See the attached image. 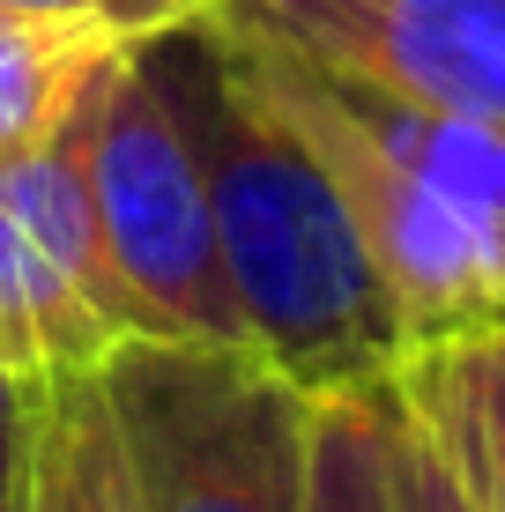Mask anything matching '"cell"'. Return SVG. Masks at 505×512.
I'll return each instance as SVG.
<instances>
[{"label":"cell","mask_w":505,"mask_h":512,"mask_svg":"<svg viewBox=\"0 0 505 512\" xmlns=\"http://www.w3.org/2000/svg\"><path fill=\"white\" fill-rule=\"evenodd\" d=\"M387 483H394V512H476L454 453L439 446L424 409L402 394V372L387 379Z\"/></svg>","instance_id":"11"},{"label":"cell","mask_w":505,"mask_h":512,"mask_svg":"<svg viewBox=\"0 0 505 512\" xmlns=\"http://www.w3.org/2000/svg\"><path fill=\"white\" fill-rule=\"evenodd\" d=\"M75 134H82V179H90L104 253H112L119 290L142 312L149 342L253 349L216 260L194 141L171 112L142 38L97 67V82L75 104Z\"/></svg>","instance_id":"4"},{"label":"cell","mask_w":505,"mask_h":512,"mask_svg":"<svg viewBox=\"0 0 505 512\" xmlns=\"http://www.w3.org/2000/svg\"><path fill=\"white\" fill-rule=\"evenodd\" d=\"M119 45L134 38L60 23V15H0V156H23L60 134V119L82 104V90Z\"/></svg>","instance_id":"8"},{"label":"cell","mask_w":505,"mask_h":512,"mask_svg":"<svg viewBox=\"0 0 505 512\" xmlns=\"http://www.w3.org/2000/svg\"><path fill=\"white\" fill-rule=\"evenodd\" d=\"M208 23H216V45L231 52V67L312 141V156L335 171L342 201H350L357 231L372 245V268L394 297L409 357L498 334L505 327V223L476 216V208L431 193L424 179H409L402 164H387L335 104L312 90L305 60L283 38L238 23L231 8H208Z\"/></svg>","instance_id":"3"},{"label":"cell","mask_w":505,"mask_h":512,"mask_svg":"<svg viewBox=\"0 0 505 512\" xmlns=\"http://www.w3.org/2000/svg\"><path fill=\"white\" fill-rule=\"evenodd\" d=\"M15 512H134L127 453L97 372H60L23 386V468Z\"/></svg>","instance_id":"7"},{"label":"cell","mask_w":505,"mask_h":512,"mask_svg":"<svg viewBox=\"0 0 505 512\" xmlns=\"http://www.w3.org/2000/svg\"><path fill=\"white\" fill-rule=\"evenodd\" d=\"M216 0H0V15H60V23H97L119 38H156L171 23H194Z\"/></svg>","instance_id":"12"},{"label":"cell","mask_w":505,"mask_h":512,"mask_svg":"<svg viewBox=\"0 0 505 512\" xmlns=\"http://www.w3.org/2000/svg\"><path fill=\"white\" fill-rule=\"evenodd\" d=\"M461 483H468V498H476V512H505V483H491V475H476V468H461Z\"/></svg>","instance_id":"14"},{"label":"cell","mask_w":505,"mask_h":512,"mask_svg":"<svg viewBox=\"0 0 505 512\" xmlns=\"http://www.w3.org/2000/svg\"><path fill=\"white\" fill-rule=\"evenodd\" d=\"M142 52L194 141L216 260L253 357H268L312 401L394 379L409 364L402 320L312 141L231 67L208 15L156 30Z\"/></svg>","instance_id":"1"},{"label":"cell","mask_w":505,"mask_h":512,"mask_svg":"<svg viewBox=\"0 0 505 512\" xmlns=\"http://www.w3.org/2000/svg\"><path fill=\"white\" fill-rule=\"evenodd\" d=\"M402 394L424 409L461 468L505 483V327L461 349H424L402 364Z\"/></svg>","instance_id":"9"},{"label":"cell","mask_w":505,"mask_h":512,"mask_svg":"<svg viewBox=\"0 0 505 512\" xmlns=\"http://www.w3.org/2000/svg\"><path fill=\"white\" fill-rule=\"evenodd\" d=\"M119 342H149L104 253L75 112L23 156H0V364L23 386L97 372Z\"/></svg>","instance_id":"5"},{"label":"cell","mask_w":505,"mask_h":512,"mask_svg":"<svg viewBox=\"0 0 505 512\" xmlns=\"http://www.w3.org/2000/svg\"><path fill=\"white\" fill-rule=\"evenodd\" d=\"M216 8L372 90L505 127V0H216Z\"/></svg>","instance_id":"6"},{"label":"cell","mask_w":505,"mask_h":512,"mask_svg":"<svg viewBox=\"0 0 505 512\" xmlns=\"http://www.w3.org/2000/svg\"><path fill=\"white\" fill-rule=\"evenodd\" d=\"M97 386L112 401L134 512H305L312 394L268 357L119 342L97 364Z\"/></svg>","instance_id":"2"},{"label":"cell","mask_w":505,"mask_h":512,"mask_svg":"<svg viewBox=\"0 0 505 512\" xmlns=\"http://www.w3.org/2000/svg\"><path fill=\"white\" fill-rule=\"evenodd\" d=\"M305 512H394L387 483V379L320 394L305 431Z\"/></svg>","instance_id":"10"},{"label":"cell","mask_w":505,"mask_h":512,"mask_svg":"<svg viewBox=\"0 0 505 512\" xmlns=\"http://www.w3.org/2000/svg\"><path fill=\"white\" fill-rule=\"evenodd\" d=\"M15 468H23V379L0 364V512H15Z\"/></svg>","instance_id":"13"}]
</instances>
